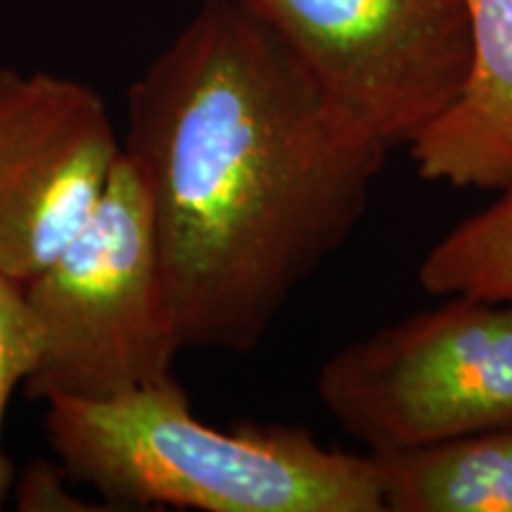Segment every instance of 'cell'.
<instances>
[{
	"mask_svg": "<svg viewBox=\"0 0 512 512\" xmlns=\"http://www.w3.org/2000/svg\"><path fill=\"white\" fill-rule=\"evenodd\" d=\"M470 64L451 105L408 145L422 181L512 188V0H463Z\"/></svg>",
	"mask_w": 512,
	"mask_h": 512,
	"instance_id": "cell-7",
	"label": "cell"
},
{
	"mask_svg": "<svg viewBox=\"0 0 512 512\" xmlns=\"http://www.w3.org/2000/svg\"><path fill=\"white\" fill-rule=\"evenodd\" d=\"M370 456L384 512H512V427Z\"/></svg>",
	"mask_w": 512,
	"mask_h": 512,
	"instance_id": "cell-8",
	"label": "cell"
},
{
	"mask_svg": "<svg viewBox=\"0 0 512 512\" xmlns=\"http://www.w3.org/2000/svg\"><path fill=\"white\" fill-rule=\"evenodd\" d=\"M418 280L439 297H512V188L448 230L422 259Z\"/></svg>",
	"mask_w": 512,
	"mask_h": 512,
	"instance_id": "cell-9",
	"label": "cell"
},
{
	"mask_svg": "<svg viewBox=\"0 0 512 512\" xmlns=\"http://www.w3.org/2000/svg\"><path fill=\"white\" fill-rule=\"evenodd\" d=\"M69 484H74L62 470V465L36 460L22 475L15 479V505L24 512H72V510H95L91 505H81V498H76L69 491Z\"/></svg>",
	"mask_w": 512,
	"mask_h": 512,
	"instance_id": "cell-11",
	"label": "cell"
},
{
	"mask_svg": "<svg viewBox=\"0 0 512 512\" xmlns=\"http://www.w3.org/2000/svg\"><path fill=\"white\" fill-rule=\"evenodd\" d=\"M121 157L93 86L0 67V273L36 278L91 219Z\"/></svg>",
	"mask_w": 512,
	"mask_h": 512,
	"instance_id": "cell-6",
	"label": "cell"
},
{
	"mask_svg": "<svg viewBox=\"0 0 512 512\" xmlns=\"http://www.w3.org/2000/svg\"><path fill=\"white\" fill-rule=\"evenodd\" d=\"M43 351L31 401H110L174 377L183 351L152 207L126 155L74 240L24 285Z\"/></svg>",
	"mask_w": 512,
	"mask_h": 512,
	"instance_id": "cell-3",
	"label": "cell"
},
{
	"mask_svg": "<svg viewBox=\"0 0 512 512\" xmlns=\"http://www.w3.org/2000/svg\"><path fill=\"white\" fill-rule=\"evenodd\" d=\"M316 392L368 453L512 427V297L451 294L356 339L323 363Z\"/></svg>",
	"mask_w": 512,
	"mask_h": 512,
	"instance_id": "cell-4",
	"label": "cell"
},
{
	"mask_svg": "<svg viewBox=\"0 0 512 512\" xmlns=\"http://www.w3.org/2000/svg\"><path fill=\"white\" fill-rule=\"evenodd\" d=\"M389 150L451 105L470 64L463 0H240Z\"/></svg>",
	"mask_w": 512,
	"mask_h": 512,
	"instance_id": "cell-5",
	"label": "cell"
},
{
	"mask_svg": "<svg viewBox=\"0 0 512 512\" xmlns=\"http://www.w3.org/2000/svg\"><path fill=\"white\" fill-rule=\"evenodd\" d=\"M124 110L183 349L252 354L354 235L392 150L240 0H202Z\"/></svg>",
	"mask_w": 512,
	"mask_h": 512,
	"instance_id": "cell-1",
	"label": "cell"
},
{
	"mask_svg": "<svg viewBox=\"0 0 512 512\" xmlns=\"http://www.w3.org/2000/svg\"><path fill=\"white\" fill-rule=\"evenodd\" d=\"M57 463L112 510L384 512L373 456L299 425H207L176 377L110 401H48Z\"/></svg>",
	"mask_w": 512,
	"mask_h": 512,
	"instance_id": "cell-2",
	"label": "cell"
},
{
	"mask_svg": "<svg viewBox=\"0 0 512 512\" xmlns=\"http://www.w3.org/2000/svg\"><path fill=\"white\" fill-rule=\"evenodd\" d=\"M41 351V325L31 311L24 285L0 273V510L12 496L17 479V467L5 451V415L12 394L34 373Z\"/></svg>",
	"mask_w": 512,
	"mask_h": 512,
	"instance_id": "cell-10",
	"label": "cell"
}]
</instances>
